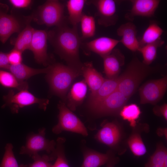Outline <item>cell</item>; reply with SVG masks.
<instances>
[{"mask_svg":"<svg viewBox=\"0 0 167 167\" xmlns=\"http://www.w3.org/2000/svg\"><path fill=\"white\" fill-rule=\"evenodd\" d=\"M141 113L138 105L132 103L125 105L120 111L119 115L123 120L127 121L131 127L135 128Z\"/></svg>","mask_w":167,"mask_h":167,"instance_id":"29","label":"cell"},{"mask_svg":"<svg viewBox=\"0 0 167 167\" xmlns=\"http://www.w3.org/2000/svg\"><path fill=\"white\" fill-rule=\"evenodd\" d=\"M0 84L6 88L16 89L20 91L28 90V85L25 81L19 80L11 72L0 70Z\"/></svg>","mask_w":167,"mask_h":167,"instance_id":"27","label":"cell"},{"mask_svg":"<svg viewBox=\"0 0 167 167\" xmlns=\"http://www.w3.org/2000/svg\"><path fill=\"white\" fill-rule=\"evenodd\" d=\"M66 140V139L62 137L57 139L55 147L56 160L51 167H70L65 153L64 144Z\"/></svg>","mask_w":167,"mask_h":167,"instance_id":"33","label":"cell"},{"mask_svg":"<svg viewBox=\"0 0 167 167\" xmlns=\"http://www.w3.org/2000/svg\"><path fill=\"white\" fill-rule=\"evenodd\" d=\"M96 7L99 24L105 27L115 25L118 19L115 2L113 0L93 1Z\"/></svg>","mask_w":167,"mask_h":167,"instance_id":"11","label":"cell"},{"mask_svg":"<svg viewBox=\"0 0 167 167\" xmlns=\"http://www.w3.org/2000/svg\"><path fill=\"white\" fill-rule=\"evenodd\" d=\"M46 74V79L51 92L60 98L64 103L73 81L82 75L80 71L60 63L50 65Z\"/></svg>","mask_w":167,"mask_h":167,"instance_id":"3","label":"cell"},{"mask_svg":"<svg viewBox=\"0 0 167 167\" xmlns=\"http://www.w3.org/2000/svg\"><path fill=\"white\" fill-rule=\"evenodd\" d=\"M129 99L118 90L115 91L101 101L90 110L97 117L117 116L126 105Z\"/></svg>","mask_w":167,"mask_h":167,"instance_id":"9","label":"cell"},{"mask_svg":"<svg viewBox=\"0 0 167 167\" xmlns=\"http://www.w3.org/2000/svg\"><path fill=\"white\" fill-rule=\"evenodd\" d=\"M114 165H106L107 167H113Z\"/></svg>","mask_w":167,"mask_h":167,"instance_id":"40","label":"cell"},{"mask_svg":"<svg viewBox=\"0 0 167 167\" xmlns=\"http://www.w3.org/2000/svg\"><path fill=\"white\" fill-rule=\"evenodd\" d=\"M102 58L104 72L107 78L118 77L125 63L124 56L120 49L114 48L109 54Z\"/></svg>","mask_w":167,"mask_h":167,"instance_id":"16","label":"cell"},{"mask_svg":"<svg viewBox=\"0 0 167 167\" xmlns=\"http://www.w3.org/2000/svg\"><path fill=\"white\" fill-rule=\"evenodd\" d=\"M34 30L28 21L25 27L15 39L13 44L14 48L22 52L29 49Z\"/></svg>","mask_w":167,"mask_h":167,"instance_id":"23","label":"cell"},{"mask_svg":"<svg viewBox=\"0 0 167 167\" xmlns=\"http://www.w3.org/2000/svg\"><path fill=\"white\" fill-rule=\"evenodd\" d=\"M87 91V85L84 80L77 82L71 86L67 94L65 103L71 111H75L84 99Z\"/></svg>","mask_w":167,"mask_h":167,"instance_id":"19","label":"cell"},{"mask_svg":"<svg viewBox=\"0 0 167 167\" xmlns=\"http://www.w3.org/2000/svg\"><path fill=\"white\" fill-rule=\"evenodd\" d=\"M131 10L125 15V18L132 21L136 16H153L159 5V0H132Z\"/></svg>","mask_w":167,"mask_h":167,"instance_id":"14","label":"cell"},{"mask_svg":"<svg viewBox=\"0 0 167 167\" xmlns=\"http://www.w3.org/2000/svg\"><path fill=\"white\" fill-rule=\"evenodd\" d=\"M48 34V40L56 53L67 66L81 72L83 63L79 55L80 39L76 27H70L64 23L56 26Z\"/></svg>","mask_w":167,"mask_h":167,"instance_id":"1","label":"cell"},{"mask_svg":"<svg viewBox=\"0 0 167 167\" xmlns=\"http://www.w3.org/2000/svg\"><path fill=\"white\" fill-rule=\"evenodd\" d=\"M6 7L0 5V41L4 43L13 34L19 32L21 24L15 16L6 13Z\"/></svg>","mask_w":167,"mask_h":167,"instance_id":"15","label":"cell"},{"mask_svg":"<svg viewBox=\"0 0 167 167\" xmlns=\"http://www.w3.org/2000/svg\"><path fill=\"white\" fill-rule=\"evenodd\" d=\"M164 43V41L161 38L139 48L138 51L142 55L143 59L142 62L145 65H150L156 58L158 49Z\"/></svg>","mask_w":167,"mask_h":167,"instance_id":"26","label":"cell"},{"mask_svg":"<svg viewBox=\"0 0 167 167\" xmlns=\"http://www.w3.org/2000/svg\"><path fill=\"white\" fill-rule=\"evenodd\" d=\"M167 165V151L161 143H159L153 155L150 157L145 167H163Z\"/></svg>","mask_w":167,"mask_h":167,"instance_id":"28","label":"cell"},{"mask_svg":"<svg viewBox=\"0 0 167 167\" xmlns=\"http://www.w3.org/2000/svg\"><path fill=\"white\" fill-rule=\"evenodd\" d=\"M163 30L156 22L151 21L139 41V48L161 38Z\"/></svg>","mask_w":167,"mask_h":167,"instance_id":"25","label":"cell"},{"mask_svg":"<svg viewBox=\"0 0 167 167\" xmlns=\"http://www.w3.org/2000/svg\"><path fill=\"white\" fill-rule=\"evenodd\" d=\"M86 1L84 0H69L67 1L68 19L72 26L76 27L80 23L84 14L82 11Z\"/></svg>","mask_w":167,"mask_h":167,"instance_id":"24","label":"cell"},{"mask_svg":"<svg viewBox=\"0 0 167 167\" xmlns=\"http://www.w3.org/2000/svg\"><path fill=\"white\" fill-rule=\"evenodd\" d=\"M137 31L135 25L130 21L122 24L117 30V34L121 37L120 43L133 52L138 51L139 48Z\"/></svg>","mask_w":167,"mask_h":167,"instance_id":"17","label":"cell"},{"mask_svg":"<svg viewBox=\"0 0 167 167\" xmlns=\"http://www.w3.org/2000/svg\"><path fill=\"white\" fill-rule=\"evenodd\" d=\"M160 68L158 66L145 65L137 57H134L124 72L118 76L117 90L129 99L146 77L159 71Z\"/></svg>","mask_w":167,"mask_h":167,"instance_id":"2","label":"cell"},{"mask_svg":"<svg viewBox=\"0 0 167 167\" xmlns=\"http://www.w3.org/2000/svg\"><path fill=\"white\" fill-rule=\"evenodd\" d=\"M127 143L131 151L135 156H141L147 152L146 147L139 132L134 131L129 138Z\"/></svg>","mask_w":167,"mask_h":167,"instance_id":"30","label":"cell"},{"mask_svg":"<svg viewBox=\"0 0 167 167\" xmlns=\"http://www.w3.org/2000/svg\"><path fill=\"white\" fill-rule=\"evenodd\" d=\"M120 43L119 40L102 36L87 43L86 45L89 50L103 58L109 54Z\"/></svg>","mask_w":167,"mask_h":167,"instance_id":"20","label":"cell"},{"mask_svg":"<svg viewBox=\"0 0 167 167\" xmlns=\"http://www.w3.org/2000/svg\"><path fill=\"white\" fill-rule=\"evenodd\" d=\"M163 167H167V165H165Z\"/></svg>","mask_w":167,"mask_h":167,"instance_id":"41","label":"cell"},{"mask_svg":"<svg viewBox=\"0 0 167 167\" xmlns=\"http://www.w3.org/2000/svg\"><path fill=\"white\" fill-rule=\"evenodd\" d=\"M9 2L14 7L18 9L27 8L32 2L31 0H10Z\"/></svg>","mask_w":167,"mask_h":167,"instance_id":"36","label":"cell"},{"mask_svg":"<svg viewBox=\"0 0 167 167\" xmlns=\"http://www.w3.org/2000/svg\"><path fill=\"white\" fill-rule=\"evenodd\" d=\"M58 107L59 109L58 122L52 129L54 134H58L66 131L79 134L84 136H88V131L84 124L65 103L60 101Z\"/></svg>","mask_w":167,"mask_h":167,"instance_id":"4","label":"cell"},{"mask_svg":"<svg viewBox=\"0 0 167 167\" xmlns=\"http://www.w3.org/2000/svg\"><path fill=\"white\" fill-rule=\"evenodd\" d=\"M118 76L113 78L105 79L98 90L92 96L89 97L88 105L89 110L101 101L118 90Z\"/></svg>","mask_w":167,"mask_h":167,"instance_id":"21","label":"cell"},{"mask_svg":"<svg viewBox=\"0 0 167 167\" xmlns=\"http://www.w3.org/2000/svg\"><path fill=\"white\" fill-rule=\"evenodd\" d=\"M48 32L45 30H34L29 49L33 53L36 61L46 66L49 58L47 52Z\"/></svg>","mask_w":167,"mask_h":167,"instance_id":"13","label":"cell"},{"mask_svg":"<svg viewBox=\"0 0 167 167\" xmlns=\"http://www.w3.org/2000/svg\"><path fill=\"white\" fill-rule=\"evenodd\" d=\"M31 157L34 161L33 163L26 165L20 164L21 167H51L53 164L51 161L56 159V154L55 150L48 155L41 156L38 153H36Z\"/></svg>","mask_w":167,"mask_h":167,"instance_id":"31","label":"cell"},{"mask_svg":"<svg viewBox=\"0 0 167 167\" xmlns=\"http://www.w3.org/2000/svg\"><path fill=\"white\" fill-rule=\"evenodd\" d=\"M83 161L80 167H99L105 165H114L119 161L111 151L106 153H102L88 148H82Z\"/></svg>","mask_w":167,"mask_h":167,"instance_id":"12","label":"cell"},{"mask_svg":"<svg viewBox=\"0 0 167 167\" xmlns=\"http://www.w3.org/2000/svg\"><path fill=\"white\" fill-rule=\"evenodd\" d=\"M10 64L9 62L7 54L0 52V69H7Z\"/></svg>","mask_w":167,"mask_h":167,"instance_id":"38","label":"cell"},{"mask_svg":"<svg viewBox=\"0 0 167 167\" xmlns=\"http://www.w3.org/2000/svg\"><path fill=\"white\" fill-rule=\"evenodd\" d=\"M45 129H39L37 133L29 134L27 137L24 145L20 148L19 154L28 155L30 157L39 152L45 151L48 154L55 150L56 142L49 140L45 137Z\"/></svg>","mask_w":167,"mask_h":167,"instance_id":"7","label":"cell"},{"mask_svg":"<svg viewBox=\"0 0 167 167\" xmlns=\"http://www.w3.org/2000/svg\"><path fill=\"white\" fill-rule=\"evenodd\" d=\"M11 143H7L5 147V152L0 164V167H21L19 165L13 151Z\"/></svg>","mask_w":167,"mask_h":167,"instance_id":"34","label":"cell"},{"mask_svg":"<svg viewBox=\"0 0 167 167\" xmlns=\"http://www.w3.org/2000/svg\"><path fill=\"white\" fill-rule=\"evenodd\" d=\"M22 53L15 49L7 54L9 62L10 65H16L22 63Z\"/></svg>","mask_w":167,"mask_h":167,"instance_id":"35","label":"cell"},{"mask_svg":"<svg viewBox=\"0 0 167 167\" xmlns=\"http://www.w3.org/2000/svg\"><path fill=\"white\" fill-rule=\"evenodd\" d=\"M122 134L121 127L116 121H105L94 137L99 142L113 148L120 143Z\"/></svg>","mask_w":167,"mask_h":167,"instance_id":"10","label":"cell"},{"mask_svg":"<svg viewBox=\"0 0 167 167\" xmlns=\"http://www.w3.org/2000/svg\"><path fill=\"white\" fill-rule=\"evenodd\" d=\"M157 133L159 135H165L166 137V133H167V129L166 128H160L158 129L157 131Z\"/></svg>","mask_w":167,"mask_h":167,"instance_id":"39","label":"cell"},{"mask_svg":"<svg viewBox=\"0 0 167 167\" xmlns=\"http://www.w3.org/2000/svg\"><path fill=\"white\" fill-rule=\"evenodd\" d=\"M64 6L56 0H47L39 6L34 16L35 20L48 27L57 26L64 23Z\"/></svg>","mask_w":167,"mask_h":167,"instance_id":"5","label":"cell"},{"mask_svg":"<svg viewBox=\"0 0 167 167\" xmlns=\"http://www.w3.org/2000/svg\"><path fill=\"white\" fill-rule=\"evenodd\" d=\"M167 88V75L147 81L138 89L140 103L155 105L162 98Z\"/></svg>","mask_w":167,"mask_h":167,"instance_id":"8","label":"cell"},{"mask_svg":"<svg viewBox=\"0 0 167 167\" xmlns=\"http://www.w3.org/2000/svg\"><path fill=\"white\" fill-rule=\"evenodd\" d=\"M3 99L5 103L3 107L9 106L13 113H18L20 108L34 104H38L40 109L45 110L49 103L48 100L38 98L28 90L20 91L15 94L11 90L4 96Z\"/></svg>","mask_w":167,"mask_h":167,"instance_id":"6","label":"cell"},{"mask_svg":"<svg viewBox=\"0 0 167 167\" xmlns=\"http://www.w3.org/2000/svg\"><path fill=\"white\" fill-rule=\"evenodd\" d=\"M82 36L87 38L93 36L96 32V24L94 17L92 16L83 14L80 20Z\"/></svg>","mask_w":167,"mask_h":167,"instance_id":"32","label":"cell"},{"mask_svg":"<svg viewBox=\"0 0 167 167\" xmlns=\"http://www.w3.org/2000/svg\"><path fill=\"white\" fill-rule=\"evenodd\" d=\"M81 73L82 75L83 76L84 80L90 91L89 97H92L100 88L105 79L95 68L91 62L83 64Z\"/></svg>","mask_w":167,"mask_h":167,"instance_id":"18","label":"cell"},{"mask_svg":"<svg viewBox=\"0 0 167 167\" xmlns=\"http://www.w3.org/2000/svg\"><path fill=\"white\" fill-rule=\"evenodd\" d=\"M153 112L156 115L162 116L165 120H167V105L164 104L159 106H156L153 109Z\"/></svg>","mask_w":167,"mask_h":167,"instance_id":"37","label":"cell"},{"mask_svg":"<svg viewBox=\"0 0 167 167\" xmlns=\"http://www.w3.org/2000/svg\"><path fill=\"white\" fill-rule=\"evenodd\" d=\"M50 68V65H49L44 68H34L22 63L16 65H10L7 70L19 80L21 81H25V80L35 75L42 73L47 74Z\"/></svg>","mask_w":167,"mask_h":167,"instance_id":"22","label":"cell"}]
</instances>
